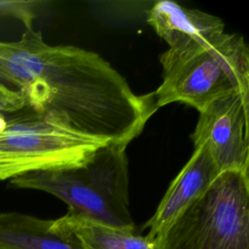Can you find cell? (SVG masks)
<instances>
[{
  "label": "cell",
  "instance_id": "1",
  "mask_svg": "<svg viewBox=\"0 0 249 249\" xmlns=\"http://www.w3.org/2000/svg\"><path fill=\"white\" fill-rule=\"evenodd\" d=\"M0 81L18 90L25 106L106 142L128 145L158 110L153 93L136 94L98 53L50 45L33 28L0 42Z\"/></svg>",
  "mask_w": 249,
  "mask_h": 249
},
{
  "label": "cell",
  "instance_id": "2",
  "mask_svg": "<svg viewBox=\"0 0 249 249\" xmlns=\"http://www.w3.org/2000/svg\"><path fill=\"white\" fill-rule=\"evenodd\" d=\"M127 145L107 142L83 163L26 172L10 179L17 189L53 195L71 215L124 230H135L129 212Z\"/></svg>",
  "mask_w": 249,
  "mask_h": 249
},
{
  "label": "cell",
  "instance_id": "3",
  "mask_svg": "<svg viewBox=\"0 0 249 249\" xmlns=\"http://www.w3.org/2000/svg\"><path fill=\"white\" fill-rule=\"evenodd\" d=\"M160 61L162 82L153 92L157 109L180 102L200 112L227 94L249 96V50L241 35L225 32L205 44L168 49Z\"/></svg>",
  "mask_w": 249,
  "mask_h": 249
},
{
  "label": "cell",
  "instance_id": "4",
  "mask_svg": "<svg viewBox=\"0 0 249 249\" xmlns=\"http://www.w3.org/2000/svg\"><path fill=\"white\" fill-rule=\"evenodd\" d=\"M154 245L156 249H249V173L221 172Z\"/></svg>",
  "mask_w": 249,
  "mask_h": 249
},
{
  "label": "cell",
  "instance_id": "5",
  "mask_svg": "<svg viewBox=\"0 0 249 249\" xmlns=\"http://www.w3.org/2000/svg\"><path fill=\"white\" fill-rule=\"evenodd\" d=\"M105 143L74 130L55 114L24 106L9 114L0 132V181L30 171L81 164Z\"/></svg>",
  "mask_w": 249,
  "mask_h": 249
},
{
  "label": "cell",
  "instance_id": "6",
  "mask_svg": "<svg viewBox=\"0 0 249 249\" xmlns=\"http://www.w3.org/2000/svg\"><path fill=\"white\" fill-rule=\"evenodd\" d=\"M249 96H221L199 112L191 138L204 147L220 172L249 169Z\"/></svg>",
  "mask_w": 249,
  "mask_h": 249
},
{
  "label": "cell",
  "instance_id": "7",
  "mask_svg": "<svg viewBox=\"0 0 249 249\" xmlns=\"http://www.w3.org/2000/svg\"><path fill=\"white\" fill-rule=\"evenodd\" d=\"M221 172L204 147L195 151L169 185L154 215L144 224L146 237L153 243L160 238L175 219L211 185Z\"/></svg>",
  "mask_w": 249,
  "mask_h": 249
},
{
  "label": "cell",
  "instance_id": "8",
  "mask_svg": "<svg viewBox=\"0 0 249 249\" xmlns=\"http://www.w3.org/2000/svg\"><path fill=\"white\" fill-rule=\"evenodd\" d=\"M147 22L176 51L208 43L225 33L220 18L169 0L156 2L147 13Z\"/></svg>",
  "mask_w": 249,
  "mask_h": 249
},
{
  "label": "cell",
  "instance_id": "9",
  "mask_svg": "<svg viewBox=\"0 0 249 249\" xmlns=\"http://www.w3.org/2000/svg\"><path fill=\"white\" fill-rule=\"evenodd\" d=\"M53 227L80 249H156L152 241L134 231L100 225L69 213L53 220Z\"/></svg>",
  "mask_w": 249,
  "mask_h": 249
},
{
  "label": "cell",
  "instance_id": "10",
  "mask_svg": "<svg viewBox=\"0 0 249 249\" xmlns=\"http://www.w3.org/2000/svg\"><path fill=\"white\" fill-rule=\"evenodd\" d=\"M0 246L7 249H80L53 227V220L0 212Z\"/></svg>",
  "mask_w": 249,
  "mask_h": 249
},
{
  "label": "cell",
  "instance_id": "11",
  "mask_svg": "<svg viewBox=\"0 0 249 249\" xmlns=\"http://www.w3.org/2000/svg\"><path fill=\"white\" fill-rule=\"evenodd\" d=\"M41 1H0V15L20 20L25 29H32V23L37 17Z\"/></svg>",
  "mask_w": 249,
  "mask_h": 249
},
{
  "label": "cell",
  "instance_id": "12",
  "mask_svg": "<svg viewBox=\"0 0 249 249\" xmlns=\"http://www.w3.org/2000/svg\"><path fill=\"white\" fill-rule=\"evenodd\" d=\"M25 106L21 93L0 81V132L4 129L9 114Z\"/></svg>",
  "mask_w": 249,
  "mask_h": 249
},
{
  "label": "cell",
  "instance_id": "13",
  "mask_svg": "<svg viewBox=\"0 0 249 249\" xmlns=\"http://www.w3.org/2000/svg\"><path fill=\"white\" fill-rule=\"evenodd\" d=\"M0 249H7V248H5V247H2V246H0Z\"/></svg>",
  "mask_w": 249,
  "mask_h": 249
}]
</instances>
